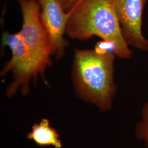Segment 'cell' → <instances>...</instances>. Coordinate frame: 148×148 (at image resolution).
<instances>
[{
  "mask_svg": "<svg viewBox=\"0 0 148 148\" xmlns=\"http://www.w3.org/2000/svg\"><path fill=\"white\" fill-rule=\"evenodd\" d=\"M79 0H58L60 4L65 12L70 11Z\"/></svg>",
  "mask_w": 148,
  "mask_h": 148,
  "instance_id": "obj_9",
  "label": "cell"
},
{
  "mask_svg": "<svg viewBox=\"0 0 148 148\" xmlns=\"http://www.w3.org/2000/svg\"><path fill=\"white\" fill-rule=\"evenodd\" d=\"M65 33L72 38L81 40L98 36L111 45L117 56L122 58L131 56L122 35L114 0H79Z\"/></svg>",
  "mask_w": 148,
  "mask_h": 148,
  "instance_id": "obj_2",
  "label": "cell"
},
{
  "mask_svg": "<svg viewBox=\"0 0 148 148\" xmlns=\"http://www.w3.org/2000/svg\"><path fill=\"white\" fill-rule=\"evenodd\" d=\"M2 44L11 49V59L5 65L1 72V76L11 72L13 81L9 86L7 94L12 97L21 88L23 95L28 94L31 79H36L39 73L28 48L21 36L17 32H5L2 35Z\"/></svg>",
  "mask_w": 148,
  "mask_h": 148,
  "instance_id": "obj_4",
  "label": "cell"
},
{
  "mask_svg": "<svg viewBox=\"0 0 148 148\" xmlns=\"http://www.w3.org/2000/svg\"><path fill=\"white\" fill-rule=\"evenodd\" d=\"M27 138L40 146H53L56 148L62 147L58 133L52 127L47 119H43L39 123L34 125Z\"/></svg>",
  "mask_w": 148,
  "mask_h": 148,
  "instance_id": "obj_7",
  "label": "cell"
},
{
  "mask_svg": "<svg viewBox=\"0 0 148 148\" xmlns=\"http://www.w3.org/2000/svg\"><path fill=\"white\" fill-rule=\"evenodd\" d=\"M143 115L142 121L137 126L136 134L138 137L145 142L148 147V103L143 109Z\"/></svg>",
  "mask_w": 148,
  "mask_h": 148,
  "instance_id": "obj_8",
  "label": "cell"
},
{
  "mask_svg": "<svg viewBox=\"0 0 148 148\" xmlns=\"http://www.w3.org/2000/svg\"><path fill=\"white\" fill-rule=\"evenodd\" d=\"M112 51L75 49L72 78L77 95L97 106L101 110L110 109L116 88L114 82Z\"/></svg>",
  "mask_w": 148,
  "mask_h": 148,
  "instance_id": "obj_1",
  "label": "cell"
},
{
  "mask_svg": "<svg viewBox=\"0 0 148 148\" xmlns=\"http://www.w3.org/2000/svg\"><path fill=\"white\" fill-rule=\"evenodd\" d=\"M20 5L23 24L18 33L32 54L39 74L43 75L52 62L49 39L41 20L40 0H17Z\"/></svg>",
  "mask_w": 148,
  "mask_h": 148,
  "instance_id": "obj_3",
  "label": "cell"
},
{
  "mask_svg": "<svg viewBox=\"0 0 148 148\" xmlns=\"http://www.w3.org/2000/svg\"><path fill=\"white\" fill-rule=\"evenodd\" d=\"M122 35L127 45L148 51V40L142 32V14L147 0H114Z\"/></svg>",
  "mask_w": 148,
  "mask_h": 148,
  "instance_id": "obj_6",
  "label": "cell"
},
{
  "mask_svg": "<svg viewBox=\"0 0 148 148\" xmlns=\"http://www.w3.org/2000/svg\"><path fill=\"white\" fill-rule=\"evenodd\" d=\"M40 3L41 20L47 32L52 55L60 58L68 45L64 34L75 6L69 12H65L58 0H40Z\"/></svg>",
  "mask_w": 148,
  "mask_h": 148,
  "instance_id": "obj_5",
  "label": "cell"
}]
</instances>
